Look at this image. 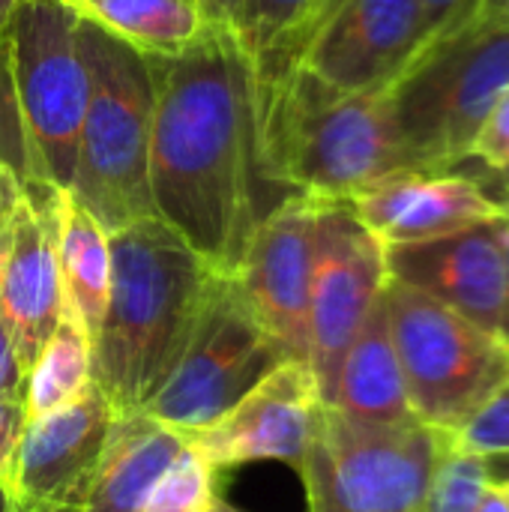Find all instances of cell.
<instances>
[{
	"label": "cell",
	"mask_w": 509,
	"mask_h": 512,
	"mask_svg": "<svg viewBox=\"0 0 509 512\" xmlns=\"http://www.w3.org/2000/svg\"><path fill=\"white\" fill-rule=\"evenodd\" d=\"M153 78L150 195L216 273H234L255 225L273 210L261 171L255 66L228 24L168 57H144Z\"/></svg>",
	"instance_id": "1"
},
{
	"label": "cell",
	"mask_w": 509,
	"mask_h": 512,
	"mask_svg": "<svg viewBox=\"0 0 509 512\" xmlns=\"http://www.w3.org/2000/svg\"><path fill=\"white\" fill-rule=\"evenodd\" d=\"M111 288L93 336V384L114 414L144 411L174 375L213 267L159 216L108 234Z\"/></svg>",
	"instance_id": "2"
},
{
	"label": "cell",
	"mask_w": 509,
	"mask_h": 512,
	"mask_svg": "<svg viewBox=\"0 0 509 512\" xmlns=\"http://www.w3.org/2000/svg\"><path fill=\"white\" fill-rule=\"evenodd\" d=\"M264 177L288 192L351 201L399 174H420L393 117L390 87L342 93L291 66L255 81Z\"/></svg>",
	"instance_id": "3"
},
{
	"label": "cell",
	"mask_w": 509,
	"mask_h": 512,
	"mask_svg": "<svg viewBox=\"0 0 509 512\" xmlns=\"http://www.w3.org/2000/svg\"><path fill=\"white\" fill-rule=\"evenodd\" d=\"M78 45L90 75L69 195L108 231L156 216L150 195L153 78L144 54L78 18Z\"/></svg>",
	"instance_id": "4"
},
{
	"label": "cell",
	"mask_w": 509,
	"mask_h": 512,
	"mask_svg": "<svg viewBox=\"0 0 509 512\" xmlns=\"http://www.w3.org/2000/svg\"><path fill=\"white\" fill-rule=\"evenodd\" d=\"M509 90V15H477L420 45L390 84L393 117L420 174L456 171Z\"/></svg>",
	"instance_id": "5"
},
{
	"label": "cell",
	"mask_w": 509,
	"mask_h": 512,
	"mask_svg": "<svg viewBox=\"0 0 509 512\" xmlns=\"http://www.w3.org/2000/svg\"><path fill=\"white\" fill-rule=\"evenodd\" d=\"M384 300L414 417L459 435L509 381V345L396 279Z\"/></svg>",
	"instance_id": "6"
},
{
	"label": "cell",
	"mask_w": 509,
	"mask_h": 512,
	"mask_svg": "<svg viewBox=\"0 0 509 512\" xmlns=\"http://www.w3.org/2000/svg\"><path fill=\"white\" fill-rule=\"evenodd\" d=\"M6 36L27 144V180L69 192L90 99L78 15L66 0H18Z\"/></svg>",
	"instance_id": "7"
},
{
	"label": "cell",
	"mask_w": 509,
	"mask_h": 512,
	"mask_svg": "<svg viewBox=\"0 0 509 512\" xmlns=\"http://www.w3.org/2000/svg\"><path fill=\"white\" fill-rule=\"evenodd\" d=\"M444 438L420 420L378 426L324 405L297 468L309 512H423Z\"/></svg>",
	"instance_id": "8"
},
{
	"label": "cell",
	"mask_w": 509,
	"mask_h": 512,
	"mask_svg": "<svg viewBox=\"0 0 509 512\" xmlns=\"http://www.w3.org/2000/svg\"><path fill=\"white\" fill-rule=\"evenodd\" d=\"M282 363H288L282 345L246 303L237 276L213 273L195 333L144 411L180 435L204 429Z\"/></svg>",
	"instance_id": "9"
},
{
	"label": "cell",
	"mask_w": 509,
	"mask_h": 512,
	"mask_svg": "<svg viewBox=\"0 0 509 512\" xmlns=\"http://www.w3.org/2000/svg\"><path fill=\"white\" fill-rule=\"evenodd\" d=\"M387 249L348 201H324L315 222L309 288V366L330 405L342 360L387 285Z\"/></svg>",
	"instance_id": "10"
},
{
	"label": "cell",
	"mask_w": 509,
	"mask_h": 512,
	"mask_svg": "<svg viewBox=\"0 0 509 512\" xmlns=\"http://www.w3.org/2000/svg\"><path fill=\"white\" fill-rule=\"evenodd\" d=\"M321 198L288 195L252 231L234 270L267 333L294 363H309V288Z\"/></svg>",
	"instance_id": "11"
},
{
	"label": "cell",
	"mask_w": 509,
	"mask_h": 512,
	"mask_svg": "<svg viewBox=\"0 0 509 512\" xmlns=\"http://www.w3.org/2000/svg\"><path fill=\"white\" fill-rule=\"evenodd\" d=\"M321 393L309 363H282L261 378L216 423L180 435L213 471H231L252 462L303 465L321 417Z\"/></svg>",
	"instance_id": "12"
},
{
	"label": "cell",
	"mask_w": 509,
	"mask_h": 512,
	"mask_svg": "<svg viewBox=\"0 0 509 512\" xmlns=\"http://www.w3.org/2000/svg\"><path fill=\"white\" fill-rule=\"evenodd\" d=\"M24 195L0 231V324L30 372L42 345L63 315V282L57 264L63 189L27 180Z\"/></svg>",
	"instance_id": "13"
},
{
	"label": "cell",
	"mask_w": 509,
	"mask_h": 512,
	"mask_svg": "<svg viewBox=\"0 0 509 512\" xmlns=\"http://www.w3.org/2000/svg\"><path fill=\"white\" fill-rule=\"evenodd\" d=\"M114 408L90 384L75 402L27 423L9 498L18 512H72L102 459Z\"/></svg>",
	"instance_id": "14"
},
{
	"label": "cell",
	"mask_w": 509,
	"mask_h": 512,
	"mask_svg": "<svg viewBox=\"0 0 509 512\" xmlns=\"http://www.w3.org/2000/svg\"><path fill=\"white\" fill-rule=\"evenodd\" d=\"M387 276L507 342L501 219L411 246H384Z\"/></svg>",
	"instance_id": "15"
},
{
	"label": "cell",
	"mask_w": 509,
	"mask_h": 512,
	"mask_svg": "<svg viewBox=\"0 0 509 512\" xmlns=\"http://www.w3.org/2000/svg\"><path fill=\"white\" fill-rule=\"evenodd\" d=\"M420 42V0H345L297 63L342 93L384 90Z\"/></svg>",
	"instance_id": "16"
},
{
	"label": "cell",
	"mask_w": 509,
	"mask_h": 512,
	"mask_svg": "<svg viewBox=\"0 0 509 512\" xmlns=\"http://www.w3.org/2000/svg\"><path fill=\"white\" fill-rule=\"evenodd\" d=\"M348 204L384 246L429 243L504 216V204L480 180L459 171L399 174Z\"/></svg>",
	"instance_id": "17"
},
{
	"label": "cell",
	"mask_w": 509,
	"mask_h": 512,
	"mask_svg": "<svg viewBox=\"0 0 509 512\" xmlns=\"http://www.w3.org/2000/svg\"><path fill=\"white\" fill-rule=\"evenodd\" d=\"M183 447L180 432L162 426L147 411L117 414L96 474L72 512H138Z\"/></svg>",
	"instance_id": "18"
},
{
	"label": "cell",
	"mask_w": 509,
	"mask_h": 512,
	"mask_svg": "<svg viewBox=\"0 0 509 512\" xmlns=\"http://www.w3.org/2000/svg\"><path fill=\"white\" fill-rule=\"evenodd\" d=\"M327 408L378 426H405L417 420L408 402L399 354L393 345L384 294L378 297L375 309L369 312L366 324L351 342L336 378L333 402Z\"/></svg>",
	"instance_id": "19"
},
{
	"label": "cell",
	"mask_w": 509,
	"mask_h": 512,
	"mask_svg": "<svg viewBox=\"0 0 509 512\" xmlns=\"http://www.w3.org/2000/svg\"><path fill=\"white\" fill-rule=\"evenodd\" d=\"M57 264L66 309L75 312L93 342L111 288V246L108 231L69 192L60 204Z\"/></svg>",
	"instance_id": "20"
},
{
	"label": "cell",
	"mask_w": 509,
	"mask_h": 512,
	"mask_svg": "<svg viewBox=\"0 0 509 512\" xmlns=\"http://www.w3.org/2000/svg\"><path fill=\"white\" fill-rule=\"evenodd\" d=\"M78 18L108 30L138 54L168 57L189 48L204 21L192 0H66Z\"/></svg>",
	"instance_id": "21"
},
{
	"label": "cell",
	"mask_w": 509,
	"mask_h": 512,
	"mask_svg": "<svg viewBox=\"0 0 509 512\" xmlns=\"http://www.w3.org/2000/svg\"><path fill=\"white\" fill-rule=\"evenodd\" d=\"M93 384V342L72 309L63 315L33 360L24 384L27 423L75 402Z\"/></svg>",
	"instance_id": "22"
},
{
	"label": "cell",
	"mask_w": 509,
	"mask_h": 512,
	"mask_svg": "<svg viewBox=\"0 0 509 512\" xmlns=\"http://www.w3.org/2000/svg\"><path fill=\"white\" fill-rule=\"evenodd\" d=\"M492 483L495 477L489 459L465 450L453 435H447L423 501V512H477Z\"/></svg>",
	"instance_id": "23"
},
{
	"label": "cell",
	"mask_w": 509,
	"mask_h": 512,
	"mask_svg": "<svg viewBox=\"0 0 509 512\" xmlns=\"http://www.w3.org/2000/svg\"><path fill=\"white\" fill-rule=\"evenodd\" d=\"M216 498V471L186 444L159 474L138 512H210Z\"/></svg>",
	"instance_id": "24"
},
{
	"label": "cell",
	"mask_w": 509,
	"mask_h": 512,
	"mask_svg": "<svg viewBox=\"0 0 509 512\" xmlns=\"http://www.w3.org/2000/svg\"><path fill=\"white\" fill-rule=\"evenodd\" d=\"M309 6L312 0H246L231 30L255 63L270 48H276L294 27H300Z\"/></svg>",
	"instance_id": "25"
},
{
	"label": "cell",
	"mask_w": 509,
	"mask_h": 512,
	"mask_svg": "<svg viewBox=\"0 0 509 512\" xmlns=\"http://www.w3.org/2000/svg\"><path fill=\"white\" fill-rule=\"evenodd\" d=\"M0 165L9 168L21 183H27V144L12 84V57L9 36H0Z\"/></svg>",
	"instance_id": "26"
},
{
	"label": "cell",
	"mask_w": 509,
	"mask_h": 512,
	"mask_svg": "<svg viewBox=\"0 0 509 512\" xmlns=\"http://www.w3.org/2000/svg\"><path fill=\"white\" fill-rule=\"evenodd\" d=\"M345 0H312L306 18L300 21V27H294L276 48H270L264 57H258L252 66H255V81H270V78H279L282 72H288L291 66H297V60L303 57L306 45L315 39V33L339 12Z\"/></svg>",
	"instance_id": "27"
},
{
	"label": "cell",
	"mask_w": 509,
	"mask_h": 512,
	"mask_svg": "<svg viewBox=\"0 0 509 512\" xmlns=\"http://www.w3.org/2000/svg\"><path fill=\"white\" fill-rule=\"evenodd\" d=\"M465 450L483 456V459H498L509 456V381L480 408V414L459 432L453 435Z\"/></svg>",
	"instance_id": "28"
},
{
	"label": "cell",
	"mask_w": 509,
	"mask_h": 512,
	"mask_svg": "<svg viewBox=\"0 0 509 512\" xmlns=\"http://www.w3.org/2000/svg\"><path fill=\"white\" fill-rule=\"evenodd\" d=\"M468 159L480 162L486 171L498 174L501 183L507 186L504 195V207L509 204V90L501 96V102L492 108V114L486 117L483 129L477 132V141L468 153ZM465 159V162H468Z\"/></svg>",
	"instance_id": "29"
},
{
	"label": "cell",
	"mask_w": 509,
	"mask_h": 512,
	"mask_svg": "<svg viewBox=\"0 0 509 512\" xmlns=\"http://www.w3.org/2000/svg\"><path fill=\"white\" fill-rule=\"evenodd\" d=\"M24 429H27L24 399H0V489L6 492L12 486V471H15Z\"/></svg>",
	"instance_id": "30"
},
{
	"label": "cell",
	"mask_w": 509,
	"mask_h": 512,
	"mask_svg": "<svg viewBox=\"0 0 509 512\" xmlns=\"http://www.w3.org/2000/svg\"><path fill=\"white\" fill-rule=\"evenodd\" d=\"M480 3L483 0H420V9H423V42L420 45L477 18Z\"/></svg>",
	"instance_id": "31"
},
{
	"label": "cell",
	"mask_w": 509,
	"mask_h": 512,
	"mask_svg": "<svg viewBox=\"0 0 509 512\" xmlns=\"http://www.w3.org/2000/svg\"><path fill=\"white\" fill-rule=\"evenodd\" d=\"M24 384H27V372L15 354L6 327L0 324V399H24Z\"/></svg>",
	"instance_id": "32"
},
{
	"label": "cell",
	"mask_w": 509,
	"mask_h": 512,
	"mask_svg": "<svg viewBox=\"0 0 509 512\" xmlns=\"http://www.w3.org/2000/svg\"><path fill=\"white\" fill-rule=\"evenodd\" d=\"M21 195H24V186L21 180L0 165V231L9 225V219L15 216L18 204H21Z\"/></svg>",
	"instance_id": "33"
},
{
	"label": "cell",
	"mask_w": 509,
	"mask_h": 512,
	"mask_svg": "<svg viewBox=\"0 0 509 512\" xmlns=\"http://www.w3.org/2000/svg\"><path fill=\"white\" fill-rule=\"evenodd\" d=\"M243 3L246 0H195V9L204 24H228L231 27Z\"/></svg>",
	"instance_id": "34"
},
{
	"label": "cell",
	"mask_w": 509,
	"mask_h": 512,
	"mask_svg": "<svg viewBox=\"0 0 509 512\" xmlns=\"http://www.w3.org/2000/svg\"><path fill=\"white\" fill-rule=\"evenodd\" d=\"M477 512H509V492L504 489V483H492L486 489Z\"/></svg>",
	"instance_id": "35"
},
{
	"label": "cell",
	"mask_w": 509,
	"mask_h": 512,
	"mask_svg": "<svg viewBox=\"0 0 509 512\" xmlns=\"http://www.w3.org/2000/svg\"><path fill=\"white\" fill-rule=\"evenodd\" d=\"M501 243H504V288H507V345H509V204L501 216Z\"/></svg>",
	"instance_id": "36"
},
{
	"label": "cell",
	"mask_w": 509,
	"mask_h": 512,
	"mask_svg": "<svg viewBox=\"0 0 509 512\" xmlns=\"http://www.w3.org/2000/svg\"><path fill=\"white\" fill-rule=\"evenodd\" d=\"M480 15H509V0H483Z\"/></svg>",
	"instance_id": "37"
},
{
	"label": "cell",
	"mask_w": 509,
	"mask_h": 512,
	"mask_svg": "<svg viewBox=\"0 0 509 512\" xmlns=\"http://www.w3.org/2000/svg\"><path fill=\"white\" fill-rule=\"evenodd\" d=\"M18 0H0V36L6 33L9 21H12V12H15Z\"/></svg>",
	"instance_id": "38"
},
{
	"label": "cell",
	"mask_w": 509,
	"mask_h": 512,
	"mask_svg": "<svg viewBox=\"0 0 509 512\" xmlns=\"http://www.w3.org/2000/svg\"><path fill=\"white\" fill-rule=\"evenodd\" d=\"M0 512H18V510H15V504H12V498H9V492H6V489H0Z\"/></svg>",
	"instance_id": "39"
},
{
	"label": "cell",
	"mask_w": 509,
	"mask_h": 512,
	"mask_svg": "<svg viewBox=\"0 0 509 512\" xmlns=\"http://www.w3.org/2000/svg\"><path fill=\"white\" fill-rule=\"evenodd\" d=\"M210 512H243V510H237L234 504H228V501L216 498V504H213V510H210Z\"/></svg>",
	"instance_id": "40"
},
{
	"label": "cell",
	"mask_w": 509,
	"mask_h": 512,
	"mask_svg": "<svg viewBox=\"0 0 509 512\" xmlns=\"http://www.w3.org/2000/svg\"><path fill=\"white\" fill-rule=\"evenodd\" d=\"M504 489H507V492H509V480H507V483H504Z\"/></svg>",
	"instance_id": "41"
},
{
	"label": "cell",
	"mask_w": 509,
	"mask_h": 512,
	"mask_svg": "<svg viewBox=\"0 0 509 512\" xmlns=\"http://www.w3.org/2000/svg\"><path fill=\"white\" fill-rule=\"evenodd\" d=\"M192 3H195V0H192Z\"/></svg>",
	"instance_id": "42"
}]
</instances>
